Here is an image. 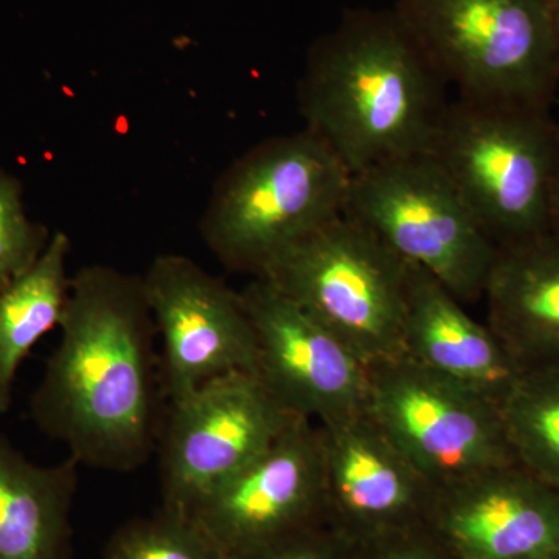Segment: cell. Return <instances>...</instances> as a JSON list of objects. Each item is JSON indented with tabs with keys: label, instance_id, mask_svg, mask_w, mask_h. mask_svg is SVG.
<instances>
[{
	"label": "cell",
	"instance_id": "cell-1",
	"mask_svg": "<svg viewBox=\"0 0 559 559\" xmlns=\"http://www.w3.org/2000/svg\"><path fill=\"white\" fill-rule=\"evenodd\" d=\"M61 341L47 359L31 415L79 465L142 468L159 440L160 360L142 275L105 264L70 278Z\"/></svg>",
	"mask_w": 559,
	"mask_h": 559
},
{
	"label": "cell",
	"instance_id": "cell-2",
	"mask_svg": "<svg viewBox=\"0 0 559 559\" xmlns=\"http://www.w3.org/2000/svg\"><path fill=\"white\" fill-rule=\"evenodd\" d=\"M447 87L395 11L356 9L312 43L297 103L305 128L358 175L429 153Z\"/></svg>",
	"mask_w": 559,
	"mask_h": 559
},
{
	"label": "cell",
	"instance_id": "cell-3",
	"mask_svg": "<svg viewBox=\"0 0 559 559\" xmlns=\"http://www.w3.org/2000/svg\"><path fill=\"white\" fill-rule=\"evenodd\" d=\"M349 179L307 128L263 140L216 180L202 240L226 270L261 277L283 252L344 213Z\"/></svg>",
	"mask_w": 559,
	"mask_h": 559
},
{
	"label": "cell",
	"instance_id": "cell-4",
	"mask_svg": "<svg viewBox=\"0 0 559 559\" xmlns=\"http://www.w3.org/2000/svg\"><path fill=\"white\" fill-rule=\"evenodd\" d=\"M429 154L498 248L549 231L559 179L550 109L457 98Z\"/></svg>",
	"mask_w": 559,
	"mask_h": 559
},
{
	"label": "cell",
	"instance_id": "cell-5",
	"mask_svg": "<svg viewBox=\"0 0 559 559\" xmlns=\"http://www.w3.org/2000/svg\"><path fill=\"white\" fill-rule=\"evenodd\" d=\"M459 98L550 109L559 57L546 0H393Z\"/></svg>",
	"mask_w": 559,
	"mask_h": 559
},
{
	"label": "cell",
	"instance_id": "cell-6",
	"mask_svg": "<svg viewBox=\"0 0 559 559\" xmlns=\"http://www.w3.org/2000/svg\"><path fill=\"white\" fill-rule=\"evenodd\" d=\"M257 278L296 301L367 366L403 356L409 263L344 213Z\"/></svg>",
	"mask_w": 559,
	"mask_h": 559
},
{
	"label": "cell",
	"instance_id": "cell-7",
	"mask_svg": "<svg viewBox=\"0 0 559 559\" xmlns=\"http://www.w3.org/2000/svg\"><path fill=\"white\" fill-rule=\"evenodd\" d=\"M344 216L428 271L463 305L484 299L498 246L429 153L352 175Z\"/></svg>",
	"mask_w": 559,
	"mask_h": 559
},
{
	"label": "cell",
	"instance_id": "cell-8",
	"mask_svg": "<svg viewBox=\"0 0 559 559\" xmlns=\"http://www.w3.org/2000/svg\"><path fill=\"white\" fill-rule=\"evenodd\" d=\"M367 411L436 489L516 463L499 404L406 356L369 366Z\"/></svg>",
	"mask_w": 559,
	"mask_h": 559
},
{
	"label": "cell",
	"instance_id": "cell-9",
	"mask_svg": "<svg viewBox=\"0 0 559 559\" xmlns=\"http://www.w3.org/2000/svg\"><path fill=\"white\" fill-rule=\"evenodd\" d=\"M297 418L248 371L216 378L170 401L156 448L162 507L190 514Z\"/></svg>",
	"mask_w": 559,
	"mask_h": 559
},
{
	"label": "cell",
	"instance_id": "cell-10",
	"mask_svg": "<svg viewBox=\"0 0 559 559\" xmlns=\"http://www.w3.org/2000/svg\"><path fill=\"white\" fill-rule=\"evenodd\" d=\"M142 283L164 348L168 403L216 378L255 373V331L240 290L179 253L156 257Z\"/></svg>",
	"mask_w": 559,
	"mask_h": 559
},
{
	"label": "cell",
	"instance_id": "cell-11",
	"mask_svg": "<svg viewBox=\"0 0 559 559\" xmlns=\"http://www.w3.org/2000/svg\"><path fill=\"white\" fill-rule=\"evenodd\" d=\"M191 516L227 557L326 524L322 429L294 419L252 462L219 484Z\"/></svg>",
	"mask_w": 559,
	"mask_h": 559
},
{
	"label": "cell",
	"instance_id": "cell-12",
	"mask_svg": "<svg viewBox=\"0 0 559 559\" xmlns=\"http://www.w3.org/2000/svg\"><path fill=\"white\" fill-rule=\"evenodd\" d=\"M257 341L255 374L296 417L320 426L367 411L369 366L266 278L240 290Z\"/></svg>",
	"mask_w": 559,
	"mask_h": 559
},
{
	"label": "cell",
	"instance_id": "cell-13",
	"mask_svg": "<svg viewBox=\"0 0 559 559\" xmlns=\"http://www.w3.org/2000/svg\"><path fill=\"white\" fill-rule=\"evenodd\" d=\"M320 429L331 527L349 543L359 544L428 524L436 487L389 439L369 411Z\"/></svg>",
	"mask_w": 559,
	"mask_h": 559
},
{
	"label": "cell",
	"instance_id": "cell-14",
	"mask_svg": "<svg viewBox=\"0 0 559 559\" xmlns=\"http://www.w3.org/2000/svg\"><path fill=\"white\" fill-rule=\"evenodd\" d=\"M428 524L455 559H559V488L496 466L437 489Z\"/></svg>",
	"mask_w": 559,
	"mask_h": 559
},
{
	"label": "cell",
	"instance_id": "cell-15",
	"mask_svg": "<svg viewBox=\"0 0 559 559\" xmlns=\"http://www.w3.org/2000/svg\"><path fill=\"white\" fill-rule=\"evenodd\" d=\"M403 356L502 406L522 369L487 323L428 271L409 263Z\"/></svg>",
	"mask_w": 559,
	"mask_h": 559
},
{
	"label": "cell",
	"instance_id": "cell-16",
	"mask_svg": "<svg viewBox=\"0 0 559 559\" xmlns=\"http://www.w3.org/2000/svg\"><path fill=\"white\" fill-rule=\"evenodd\" d=\"M484 300L487 325L522 370L559 367V240L500 246Z\"/></svg>",
	"mask_w": 559,
	"mask_h": 559
},
{
	"label": "cell",
	"instance_id": "cell-17",
	"mask_svg": "<svg viewBox=\"0 0 559 559\" xmlns=\"http://www.w3.org/2000/svg\"><path fill=\"white\" fill-rule=\"evenodd\" d=\"M79 466L35 465L0 436V559H70Z\"/></svg>",
	"mask_w": 559,
	"mask_h": 559
},
{
	"label": "cell",
	"instance_id": "cell-18",
	"mask_svg": "<svg viewBox=\"0 0 559 559\" xmlns=\"http://www.w3.org/2000/svg\"><path fill=\"white\" fill-rule=\"evenodd\" d=\"M70 240L51 235L38 261L0 293V414L10 409L21 364L40 337L60 326L69 300Z\"/></svg>",
	"mask_w": 559,
	"mask_h": 559
},
{
	"label": "cell",
	"instance_id": "cell-19",
	"mask_svg": "<svg viewBox=\"0 0 559 559\" xmlns=\"http://www.w3.org/2000/svg\"><path fill=\"white\" fill-rule=\"evenodd\" d=\"M500 414L514 462L559 488V367L522 370Z\"/></svg>",
	"mask_w": 559,
	"mask_h": 559
},
{
	"label": "cell",
	"instance_id": "cell-20",
	"mask_svg": "<svg viewBox=\"0 0 559 559\" xmlns=\"http://www.w3.org/2000/svg\"><path fill=\"white\" fill-rule=\"evenodd\" d=\"M103 559H227L191 514L165 509L114 532Z\"/></svg>",
	"mask_w": 559,
	"mask_h": 559
},
{
	"label": "cell",
	"instance_id": "cell-21",
	"mask_svg": "<svg viewBox=\"0 0 559 559\" xmlns=\"http://www.w3.org/2000/svg\"><path fill=\"white\" fill-rule=\"evenodd\" d=\"M50 238L46 226L28 218L21 180L0 167V293L31 270Z\"/></svg>",
	"mask_w": 559,
	"mask_h": 559
},
{
	"label": "cell",
	"instance_id": "cell-22",
	"mask_svg": "<svg viewBox=\"0 0 559 559\" xmlns=\"http://www.w3.org/2000/svg\"><path fill=\"white\" fill-rule=\"evenodd\" d=\"M352 549L353 544L326 522L259 550L227 559H349Z\"/></svg>",
	"mask_w": 559,
	"mask_h": 559
},
{
	"label": "cell",
	"instance_id": "cell-23",
	"mask_svg": "<svg viewBox=\"0 0 559 559\" xmlns=\"http://www.w3.org/2000/svg\"><path fill=\"white\" fill-rule=\"evenodd\" d=\"M349 559H455L429 524L353 544Z\"/></svg>",
	"mask_w": 559,
	"mask_h": 559
},
{
	"label": "cell",
	"instance_id": "cell-24",
	"mask_svg": "<svg viewBox=\"0 0 559 559\" xmlns=\"http://www.w3.org/2000/svg\"><path fill=\"white\" fill-rule=\"evenodd\" d=\"M547 14H549L551 33H554L555 44H557L559 57V0H546Z\"/></svg>",
	"mask_w": 559,
	"mask_h": 559
},
{
	"label": "cell",
	"instance_id": "cell-25",
	"mask_svg": "<svg viewBox=\"0 0 559 559\" xmlns=\"http://www.w3.org/2000/svg\"><path fill=\"white\" fill-rule=\"evenodd\" d=\"M549 234L559 240V179L555 187L554 198H551Z\"/></svg>",
	"mask_w": 559,
	"mask_h": 559
}]
</instances>
